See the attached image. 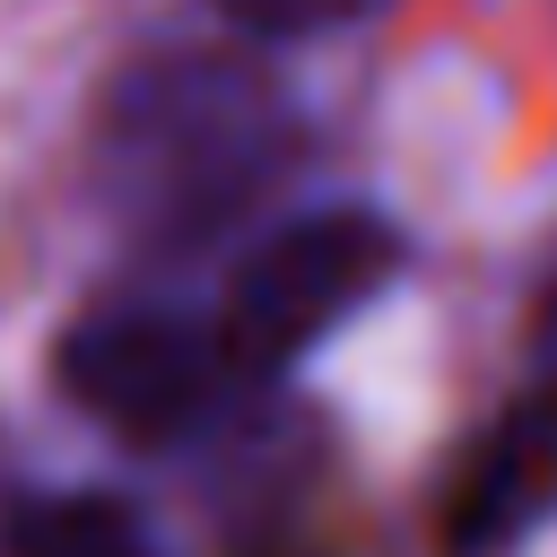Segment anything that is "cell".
Masks as SVG:
<instances>
[{
	"label": "cell",
	"instance_id": "obj_1",
	"mask_svg": "<svg viewBox=\"0 0 557 557\" xmlns=\"http://www.w3.org/2000/svg\"><path fill=\"white\" fill-rule=\"evenodd\" d=\"M296 157V113L278 78L244 52L174 44L139 52L96 113V200L148 252H191L226 235Z\"/></svg>",
	"mask_w": 557,
	"mask_h": 557
},
{
	"label": "cell",
	"instance_id": "obj_2",
	"mask_svg": "<svg viewBox=\"0 0 557 557\" xmlns=\"http://www.w3.org/2000/svg\"><path fill=\"white\" fill-rule=\"evenodd\" d=\"M400 278V226L366 200H331V209H296L278 218L226 278L218 296V331L235 348L244 383H270L287 366H305L322 339H339L383 287Z\"/></svg>",
	"mask_w": 557,
	"mask_h": 557
},
{
	"label": "cell",
	"instance_id": "obj_3",
	"mask_svg": "<svg viewBox=\"0 0 557 557\" xmlns=\"http://www.w3.org/2000/svg\"><path fill=\"white\" fill-rule=\"evenodd\" d=\"M61 392L87 418H104L113 435L174 444V435L209 426L226 409V392H244V374H235L218 313L174 305V296H113L87 322H70Z\"/></svg>",
	"mask_w": 557,
	"mask_h": 557
},
{
	"label": "cell",
	"instance_id": "obj_4",
	"mask_svg": "<svg viewBox=\"0 0 557 557\" xmlns=\"http://www.w3.org/2000/svg\"><path fill=\"white\" fill-rule=\"evenodd\" d=\"M557 513V374H540L470 453L453 496V557H505Z\"/></svg>",
	"mask_w": 557,
	"mask_h": 557
},
{
	"label": "cell",
	"instance_id": "obj_5",
	"mask_svg": "<svg viewBox=\"0 0 557 557\" xmlns=\"http://www.w3.org/2000/svg\"><path fill=\"white\" fill-rule=\"evenodd\" d=\"M9 557H165L148 513L131 496L104 487H70V496H17L9 505Z\"/></svg>",
	"mask_w": 557,
	"mask_h": 557
},
{
	"label": "cell",
	"instance_id": "obj_6",
	"mask_svg": "<svg viewBox=\"0 0 557 557\" xmlns=\"http://www.w3.org/2000/svg\"><path fill=\"white\" fill-rule=\"evenodd\" d=\"M209 9L252 44H305V35H339V26L374 17L383 0H209Z\"/></svg>",
	"mask_w": 557,
	"mask_h": 557
},
{
	"label": "cell",
	"instance_id": "obj_7",
	"mask_svg": "<svg viewBox=\"0 0 557 557\" xmlns=\"http://www.w3.org/2000/svg\"><path fill=\"white\" fill-rule=\"evenodd\" d=\"M540 331H548V348H557V287H548V313H540Z\"/></svg>",
	"mask_w": 557,
	"mask_h": 557
},
{
	"label": "cell",
	"instance_id": "obj_8",
	"mask_svg": "<svg viewBox=\"0 0 557 557\" xmlns=\"http://www.w3.org/2000/svg\"><path fill=\"white\" fill-rule=\"evenodd\" d=\"M0 531H9V505H0Z\"/></svg>",
	"mask_w": 557,
	"mask_h": 557
}]
</instances>
